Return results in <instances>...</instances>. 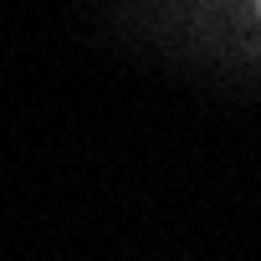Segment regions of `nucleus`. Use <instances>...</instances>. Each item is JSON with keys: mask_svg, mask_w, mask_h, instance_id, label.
Listing matches in <instances>:
<instances>
[{"mask_svg": "<svg viewBox=\"0 0 261 261\" xmlns=\"http://www.w3.org/2000/svg\"><path fill=\"white\" fill-rule=\"evenodd\" d=\"M256 11H261V0H256Z\"/></svg>", "mask_w": 261, "mask_h": 261, "instance_id": "nucleus-1", "label": "nucleus"}]
</instances>
